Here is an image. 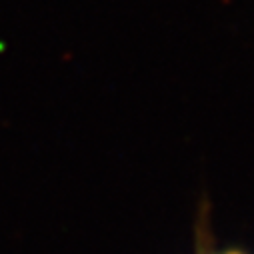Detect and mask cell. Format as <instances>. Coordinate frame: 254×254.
I'll use <instances>...</instances> for the list:
<instances>
[{
    "label": "cell",
    "instance_id": "obj_1",
    "mask_svg": "<svg viewBox=\"0 0 254 254\" xmlns=\"http://www.w3.org/2000/svg\"><path fill=\"white\" fill-rule=\"evenodd\" d=\"M230 254H236V252H230Z\"/></svg>",
    "mask_w": 254,
    "mask_h": 254
}]
</instances>
